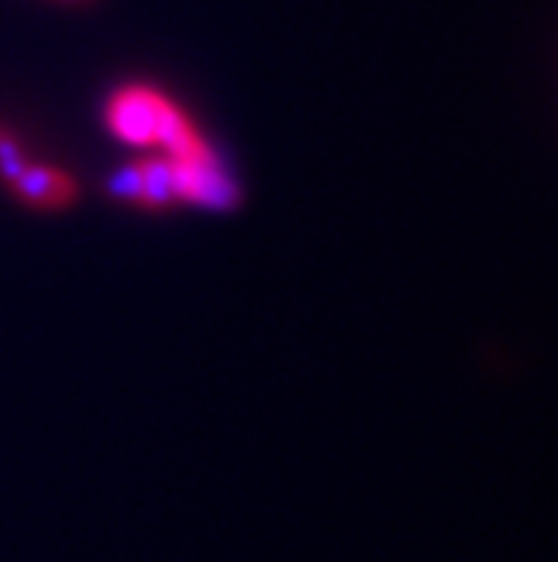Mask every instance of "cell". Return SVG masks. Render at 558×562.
Here are the masks:
<instances>
[{"mask_svg":"<svg viewBox=\"0 0 558 562\" xmlns=\"http://www.w3.org/2000/svg\"><path fill=\"white\" fill-rule=\"evenodd\" d=\"M0 180L14 198L37 212H64L80 198L78 180L69 171L49 164H32L7 132H0Z\"/></svg>","mask_w":558,"mask_h":562,"instance_id":"cell-3","label":"cell"},{"mask_svg":"<svg viewBox=\"0 0 558 562\" xmlns=\"http://www.w3.org/2000/svg\"><path fill=\"white\" fill-rule=\"evenodd\" d=\"M106 194L146 212H166L174 206L228 212L242 200L240 186L217 155L178 157L163 151H140L126 160L109 178Z\"/></svg>","mask_w":558,"mask_h":562,"instance_id":"cell-1","label":"cell"},{"mask_svg":"<svg viewBox=\"0 0 558 562\" xmlns=\"http://www.w3.org/2000/svg\"><path fill=\"white\" fill-rule=\"evenodd\" d=\"M103 126L109 135L137 151L178 157L217 155L212 140L178 98L155 83H121L106 94Z\"/></svg>","mask_w":558,"mask_h":562,"instance_id":"cell-2","label":"cell"},{"mask_svg":"<svg viewBox=\"0 0 558 562\" xmlns=\"http://www.w3.org/2000/svg\"><path fill=\"white\" fill-rule=\"evenodd\" d=\"M64 3H71V7H83V3H89V0H64Z\"/></svg>","mask_w":558,"mask_h":562,"instance_id":"cell-4","label":"cell"}]
</instances>
